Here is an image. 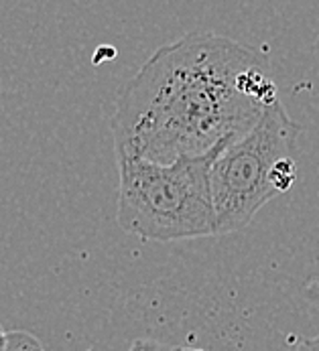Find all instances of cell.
Instances as JSON below:
<instances>
[{"mask_svg":"<svg viewBox=\"0 0 319 351\" xmlns=\"http://www.w3.org/2000/svg\"><path fill=\"white\" fill-rule=\"evenodd\" d=\"M276 98L266 57L196 31L155 51L124 86L110 120L114 151L169 165L234 143Z\"/></svg>","mask_w":319,"mask_h":351,"instance_id":"cell-1","label":"cell"},{"mask_svg":"<svg viewBox=\"0 0 319 351\" xmlns=\"http://www.w3.org/2000/svg\"><path fill=\"white\" fill-rule=\"evenodd\" d=\"M297 181V162L293 156H283L274 162L272 173H270V185L272 189L281 195L287 193Z\"/></svg>","mask_w":319,"mask_h":351,"instance_id":"cell-4","label":"cell"},{"mask_svg":"<svg viewBox=\"0 0 319 351\" xmlns=\"http://www.w3.org/2000/svg\"><path fill=\"white\" fill-rule=\"evenodd\" d=\"M295 351H319V335L311 337V339H305L297 346Z\"/></svg>","mask_w":319,"mask_h":351,"instance_id":"cell-6","label":"cell"},{"mask_svg":"<svg viewBox=\"0 0 319 351\" xmlns=\"http://www.w3.org/2000/svg\"><path fill=\"white\" fill-rule=\"evenodd\" d=\"M8 350V333L2 329V325H0V351H6Z\"/></svg>","mask_w":319,"mask_h":351,"instance_id":"cell-7","label":"cell"},{"mask_svg":"<svg viewBox=\"0 0 319 351\" xmlns=\"http://www.w3.org/2000/svg\"><path fill=\"white\" fill-rule=\"evenodd\" d=\"M230 145L169 165L118 156V226L149 242L217 236L212 167Z\"/></svg>","mask_w":319,"mask_h":351,"instance_id":"cell-2","label":"cell"},{"mask_svg":"<svg viewBox=\"0 0 319 351\" xmlns=\"http://www.w3.org/2000/svg\"><path fill=\"white\" fill-rule=\"evenodd\" d=\"M175 348L163 343V341H157V339H149V337H139L130 343L128 351H173Z\"/></svg>","mask_w":319,"mask_h":351,"instance_id":"cell-5","label":"cell"},{"mask_svg":"<svg viewBox=\"0 0 319 351\" xmlns=\"http://www.w3.org/2000/svg\"><path fill=\"white\" fill-rule=\"evenodd\" d=\"M173 351H206V350H202V348H189V346H181V348H175Z\"/></svg>","mask_w":319,"mask_h":351,"instance_id":"cell-8","label":"cell"},{"mask_svg":"<svg viewBox=\"0 0 319 351\" xmlns=\"http://www.w3.org/2000/svg\"><path fill=\"white\" fill-rule=\"evenodd\" d=\"M303 126L281 101L268 106L252 130L226 147L212 167L217 234L244 230L268 201L279 197L270 173L279 158L293 156Z\"/></svg>","mask_w":319,"mask_h":351,"instance_id":"cell-3","label":"cell"}]
</instances>
